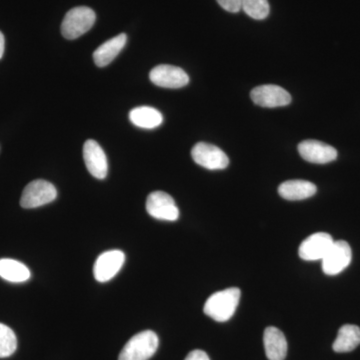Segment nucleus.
<instances>
[{"label":"nucleus","instance_id":"nucleus-14","mask_svg":"<svg viewBox=\"0 0 360 360\" xmlns=\"http://www.w3.org/2000/svg\"><path fill=\"white\" fill-rule=\"evenodd\" d=\"M265 354L269 360H284L288 354V341L283 331L269 326L264 330Z\"/></svg>","mask_w":360,"mask_h":360},{"label":"nucleus","instance_id":"nucleus-11","mask_svg":"<svg viewBox=\"0 0 360 360\" xmlns=\"http://www.w3.org/2000/svg\"><path fill=\"white\" fill-rule=\"evenodd\" d=\"M333 236L326 232H316L302 241L298 255L305 262L321 260L333 245Z\"/></svg>","mask_w":360,"mask_h":360},{"label":"nucleus","instance_id":"nucleus-1","mask_svg":"<svg viewBox=\"0 0 360 360\" xmlns=\"http://www.w3.org/2000/svg\"><path fill=\"white\" fill-rule=\"evenodd\" d=\"M240 295V290L238 288L217 291L206 300L203 311L213 321H229L238 309Z\"/></svg>","mask_w":360,"mask_h":360},{"label":"nucleus","instance_id":"nucleus-2","mask_svg":"<svg viewBox=\"0 0 360 360\" xmlns=\"http://www.w3.org/2000/svg\"><path fill=\"white\" fill-rule=\"evenodd\" d=\"M160 340L153 330H144L132 336L122 348L118 360H148L158 350Z\"/></svg>","mask_w":360,"mask_h":360},{"label":"nucleus","instance_id":"nucleus-22","mask_svg":"<svg viewBox=\"0 0 360 360\" xmlns=\"http://www.w3.org/2000/svg\"><path fill=\"white\" fill-rule=\"evenodd\" d=\"M220 6L229 13H236L241 9L243 0H217Z\"/></svg>","mask_w":360,"mask_h":360},{"label":"nucleus","instance_id":"nucleus-23","mask_svg":"<svg viewBox=\"0 0 360 360\" xmlns=\"http://www.w3.org/2000/svg\"><path fill=\"white\" fill-rule=\"evenodd\" d=\"M184 360H210L208 355L203 350L196 349L189 352Z\"/></svg>","mask_w":360,"mask_h":360},{"label":"nucleus","instance_id":"nucleus-5","mask_svg":"<svg viewBox=\"0 0 360 360\" xmlns=\"http://www.w3.org/2000/svg\"><path fill=\"white\" fill-rule=\"evenodd\" d=\"M194 162L210 170L224 169L229 167V158L217 146L206 142H198L191 150Z\"/></svg>","mask_w":360,"mask_h":360},{"label":"nucleus","instance_id":"nucleus-10","mask_svg":"<svg viewBox=\"0 0 360 360\" xmlns=\"http://www.w3.org/2000/svg\"><path fill=\"white\" fill-rule=\"evenodd\" d=\"M153 84L163 89H181L188 84L189 77L184 70L174 65L155 66L149 73Z\"/></svg>","mask_w":360,"mask_h":360},{"label":"nucleus","instance_id":"nucleus-12","mask_svg":"<svg viewBox=\"0 0 360 360\" xmlns=\"http://www.w3.org/2000/svg\"><path fill=\"white\" fill-rule=\"evenodd\" d=\"M298 153L303 160L316 165H326L338 158V150L333 146L317 141L300 142Z\"/></svg>","mask_w":360,"mask_h":360},{"label":"nucleus","instance_id":"nucleus-3","mask_svg":"<svg viewBox=\"0 0 360 360\" xmlns=\"http://www.w3.org/2000/svg\"><path fill=\"white\" fill-rule=\"evenodd\" d=\"M96 20V13L89 7H75L66 13L61 23V34L66 39H77L91 30Z\"/></svg>","mask_w":360,"mask_h":360},{"label":"nucleus","instance_id":"nucleus-20","mask_svg":"<svg viewBox=\"0 0 360 360\" xmlns=\"http://www.w3.org/2000/svg\"><path fill=\"white\" fill-rule=\"evenodd\" d=\"M18 348V338L13 329L0 323V359L11 356Z\"/></svg>","mask_w":360,"mask_h":360},{"label":"nucleus","instance_id":"nucleus-16","mask_svg":"<svg viewBox=\"0 0 360 360\" xmlns=\"http://www.w3.org/2000/svg\"><path fill=\"white\" fill-rule=\"evenodd\" d=\"M317 188L312 182L307 180H288L278 187V193L286 200H302L311 198Z\"/></svg>","mask_w":360,"mask_h":360},{"label":"nucleus","instance_id":"nucleus-15","mask_svg":"<svg viewBox=\"0 0 360 360\" xmlns=\"http://www.w3.org/2000/svg\"><path fill=\"white\" fill-rule=\"evenodd\" d=\"M127 41V34L122 33V34L104 42L94 52V60L96 65L98 68H104V66L110 65L122 51Z\"/></svg>","mask_w":360,"mask_h":360},{"label":"nucleus","instance_id":"nucleus-18","mask_svg":"<svg viewBox=\"0 0 360 360\" xmlns=\"http://www.w3.org/2000/svg\"><path fill=\"white\" fill-rule=\"evenodd\" d=\"M32 276L30 270L22 262L11 258L0 259V277L9 283H25Z\"/></svg>","mask_w":360,"mask_h":360},{"label":"nucleus","instance_id":"nucleus-9","mask_svg":"<svg viewBox=\"0 0 360 360\" xmlns=\"http://www.w3.org/2000/svg\"><path fill=\"white\" fill-rule=\"evenodd\" d=\"M250 97L257 105L266 108H281L291 103V96L285 89L272 84L255 87L251 90Z\"/></svg>","mask_w":360,"mask_h":360},{"label":"nucleus","instance_id":"nucleus-13","mask_svg":"<svg viewBox=\"0 0 360 360\" xmlns=\"http://www.w3.org/2000/svg\"><path fill=\"white\" fill-rule=\"evenodd\" d=\"M84 160L92 176L104 179L108 175V163L103 149L96 141H87L84 146Z\"/></svg>","mask_w":360,"mask_h":360},{"label":"nucleus","instance_id":"nucleus-4","mask_svg":"<svg viewBox=\"0 0 360 360\" xmlns=\"http://www.w3.org/2000/svg\"><path fill=\"white\" fill-rule=\"evenodd\" d=\"M58 198L56 186L46 180H34L26 186L20 198L23 208H37L49 205Z\"/></svg>","mask_w":360,"mask_h":360},{"label":"nucleus","instance_id":"nucleus-8","mask_svg":"<svg viewBox=\"0 0 360 360\" xmlns=\"http://www.w3.org/2000/svg\"><path fill=\"white\" fill-rule=\"evenodd\" d=\"M125 255L122 250H108L97 257L94 267V278L98 283H108L122 269Z\"/></svg>","mask_w":360,"mask_h":360},{"label":"nucleus","instance_id":"nucleus-7","mask_svg":"<svg viewBox=\"0 0 360 360\" xmlns=\"http://www.w3.org/2000/svg\"><path fill=\"white\" fill-rule=\"evenodd\" d=\"M352 259V248L347 241H335L326 257L321 259L322 270L328 276H336L347 269Z\"/></svg>","mask_w":360,"mask_h":360},{"label":"nucleus","instance_id":"nucleus-19","mask_svg":"<svg viewBox=\"0 0 360 360\" xmlns=\"http://www.w3.org/2000/svg\"><path fill=\"white\" fill-rule=\"evenodd\" d=\"M360 345V328L354 324H345L341 326L338 338L333 342V348L335 352L343 354L354 350Z\"/></svg>","mask_w":360,"mask_h":360},{"label":"nucleus","instance_id":"nucleus-21","mask_svg":"<svg viewBox=\"0 0 360 360\" xmlns=\"http://www.w3.org/2000/svg\"><path fill=\"white\" fill-rule=\"evenodd\" d=\"M241 8L248 16L257 20L266 18L270 11L267 0H243Z\"/></svg>","mask_w":360,"mask_h":360},{"label":"nucleus","instance_id":"nucleus-6","mask_svg":"<svg viewBox=\"0 0 360 360\" xmlns=\"http://www.w3.org/2000/svg\"><path fill=\"white\" fill-rule=\"evenodd\" d=\"M146 212L153 219L165 221H175L179 217V207L174 198L165 191L149 194L146 200Z\"/></svg>","mask_w":360,"mask_h":360},{"label":"nucleus","instance_id":"nucleus-17","mask_svg":"<svg viewBox=\"0 0 360 360\" xmlns=\"http://www.w3.org/2000/svg\"><path fill=\"white\" fill-rule=\"evenodd\" d=\"M130 122L141 129H153L160 127L163 122V116L160 111L150 106H139L129 112Z\"/></svg>","mask_w":360,"mask_h":360},{"label":"nucleus","instance_id":"nucleus-24","mask_svg":"<svg viewBox=\"0 0 360 360\" xmlns=\"http://www.w3.org/2000/svg\"><path fill=\"white\" fill-rule=\"evenodd\" d=\"M4 49H6V39H4V34L0 32V59L4 56Z\"/></svg>","mask_w":360,"mask_h":360}]
</instances>
